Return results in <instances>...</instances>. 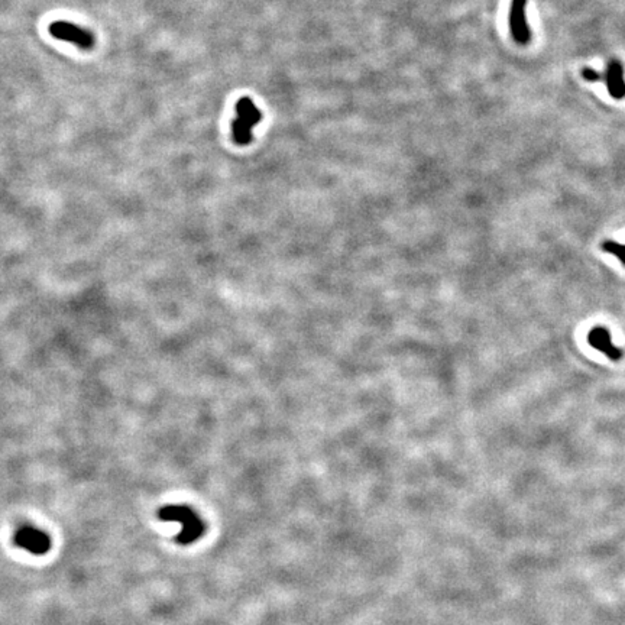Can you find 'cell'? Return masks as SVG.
I'll return each mask as SVG.
<instances>
[{
    "instance_id": "obj_1",
    "label": "cell",
    "mask_w": 625,
    "mask_h": 625,
    "mask_svg": "<svg viewBox=\"0 0 625 625\" xmlns=\"http://www.w3.org/2000/svg\"><path fill=\"white\" fill-rule=\"evenodd\" d=\"M158 517L161 521L181 524V531L176 539L181 546L193 544L206 533L204 521L189 505H165L158 511Z\"/></svg>"
},
{
    "instance_id": "obj_2",
    "label": "cell",
    "mask_w": 625,
    "mask_h": 625,
    "mask_svg": "<svg viewBox=\"0 0 625 625\" xmlns=\"http://www.w3.org/2000/svg\"><path fill=\"white\" fill-rule=\"evenodd\" d=\"M238 116L232 122V136L238 145H248L252 141V129L256 126L262 113L249 97H242L236 103Z\"/></svg>"
},
{
    "instance_id": "obj_3",
    "label": "cell",
    "mask_w": 625,
    "mask_h": 625,
    "mask_svg": "<svg viewBox=\"0 0 625 625\" xmlns=\"http://www.w3.org/2000/svg\"><path fill=\"white\" fill-rule=\"evenodd\" d=\"M49 34L66 42L76 44L83 49H90L94 45V36L90 31L77 26L69 21H55L49 25Z\"/></svg>"
},
{
    "instance_id": "obj_4",
    "label": "cell",
    "mask_w": 625,
    "mask_h": 625,
    "mask_svg": "<svg viewBox=\"0 0 625 625\" xmlns=\"http://www.w3.org/2000/svg\"><path fill=\"white\" fill-rule=\"evenodd\" d=\"M14 540H15V544L18 547H21V549H24L35 556L46 554L52 546L51 537L45 531H42L36 527H32V526L21 527L16 531Z\"/></svg>"
},
{
    "instance_id": "obj_5",
    "label": "cell",
    "mask_w": 625,
    "mask_h": 625,
    "mask_svg": "<svg viewBox=\"0 0 625 625\" xmlns=\"http://www.w3.org/2000/svg\"><path fill=\"white\" fill-rule=\"evenodd\" d=\"M526 6L527 0H513L509 8V31L511 35H513V39L520 45H526L531 39V32L527 24Z\"/></svg>"
},
{
    "instance_id": "obj_6",
    "label": "cell",
    "mask_w": 625,
    "mask_h": 625,
    "mask_svg": "<svg viewBox=\"0 0 625 625\" xmlns=\"http://www.w3.org/2000/svg\"><path fill=\"white\" fill-rule=\"evenodd\" d=\"M588 344L602 352L605 356H608L611 361L618 362L622 358V351L619 348H616L612 340H611V333L605 329V327H595L588 333Z\"/></svg>"
},
{
    "instance_id": "obj_7",
    "label": "cell",
    "mask_w": 625,
    "mask_h": 625,
    "mask_svg": "<svg viewBox=\"0 0 625 625\" xmlns=\"http://www.w3.org/2000/svg\"><path fill=\"white\" fill-rule=\"evenodd\" d=\"M624 67L618 60H612L608 64L606 74H605V83L606 89L611 94V97L621 100L625 97V77H624Z\"/></svg>"
},
{
    "instance_id": "obj_8",
    "label": "cell",
    "mask_w": 625,
    "mask_h": 625,
    "mask_svg": "<svg viewBox=\"0 0 625 625\" xmlns=\"http://www.w3.org/2000/svg\"><path fill=\"white\" fill-rule=\"evenodd\" d=\"M602 249L605 252L616 256L621 261V264L625 266V245H621V244L614 242V241H605L602 244Z\"/></svg>"
},
{
    "instance_id": "obj_9",
    "label": "cell",
    "mask_w": 625,
    "mask_h": 625,
    "mask_svg": "<svg viewBox=\"0 0 625 625\" xmlns=\"http://www.w3.org/2000/svg\"><path fill=\"white\" fill-rule=\"evenodd\" d=\"M582 77H584L586 81H589V83H598V81H601V80L604 79L601 73H598L596 70L589 69V67H585V69L582 70Z\"/></svg>"
}]
</instances>
